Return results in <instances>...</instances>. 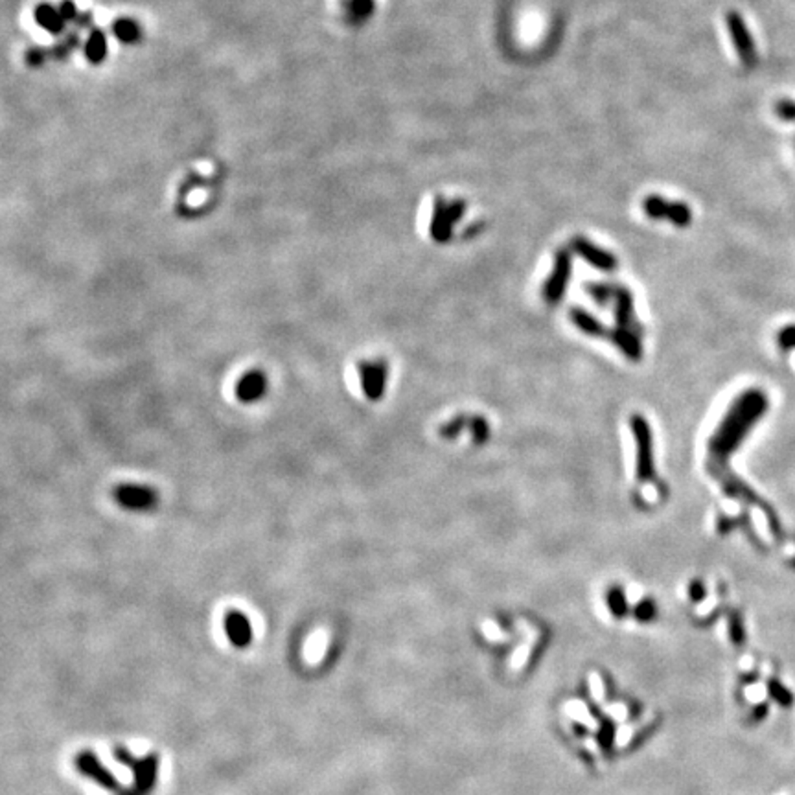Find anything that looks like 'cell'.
I'll return each instance as SVG.
<instances>
[{
    "mask_svg": "<svg viewBox=\"0 0 795 795\" xmlns=\"http://www.w3.org/2000/svg\"><path fill=\"white\" fill-rule=\"evenodd\" d=\"M36 23L39 24L43 30H46L52 36H61L67 26V21L63 18L59 8H54L52 4H39L36 8Z\"/></svg>",
    "mask_w": 795,
    "mask_h": 795,
    "instance_id": "7c38bea8",
    "label": "cell"
},
{
    "mask_svg": "<svg viewBox=\"0 0 795 795\" xmlns=\"http://www.w3.org/2000/svg\"><path fill=\"white\" fill-rule=\"evenodd\" d=\"M466 212V203L462 199H455V201H446L442 197H438L434 203V212H433V221H431V236L434 242L446 243L452 240L453 227Z\"/></svg>",
    "mask_w": 795,
    "mask_h": 795,
    "instance_id": "277c9868",
    "label": "cell"
},
{
    "mask_svg": "<svg viewBox=\"0 0 795 795\" xmlns=\"http://www.w3.org/2000/svg\"><path fill=\"white\" fill-rule=\"evenodd\" d=\"M78 43H80V37L72 33V36H68L67 39L61 41V43H59V45L55 46L54 50H52V54H54V58H58V59H65L68 54H70L72 48H76Z\"/></svg>",
    "mask_w": 795,
    "mask_h": 795,
    "instance_id": "cb8c5ba5",
    "label": "cell"
},
{
    "mask_svg": "<svg viewBox=\"0 0 795 795\" xmlns=\"http://www.w3.org/2000/svg\"><path fill=\"white\" fill-rule=\"evenodd\" d=\"M72 764L76 768V772L80 775H83L85 779L92 781L94 784H98L100 788L107 791H122L120 782L114 777V773L109 768H105V764H102V760L98 759V755L90 749H81L74 755Z\"/></svg>",
    "mask_w": 795,
    "mask_h": 795,
    "instance_id": "3957f363",
    "label": "cell"
},
{
    "mask_svg": "<svg viewBox=\"0 0 795 795\" xmlns=\"http://www.w3.org/2000/svg\"><path fill=\"white\" fill-rule=\"evenodd\" d=\"M635 431V437L639 440L637 446V453H639V460H637V475L639 479H650L653 474L652 469V444H650V431H648L646 424L641 418H635L631 422Z\"/></svg>",
    "mask_w": 795,
    "mask_h": 795,
    "instance_id": "8fae6325",
    "label": "cell"
},
{
    "mask_svg": "<svg viewBox=\"0 0 795 795\" xmlns=\"http://www.w3.org/2000/svg\"><path fill=\"white\" fill-rule=\"evenodd\" d=\"M571 247L578 256H582L585 262H589L593 267L600 269V271H613L617 267V260L612 252H608L602 247L594 245L593 242L585 240V238L577 236L571 242Z\"/></svg>",
    "mask_w": 795,
    "mask_h": 795,
    "instance_id": "30bf717a",
    "label": "cell"
},
{
    "mask_svg": "<svg viewBox=\"0 0 795 795\" xmlns=\"http://www.w3.org/2000/svg\"><path fill=\"white\" fill-rule=\"evenodd\" d=\"M269 390V380L267 374H264L262 370H249L238 380L236 383V393L238 402L245 403V405H252V403L262 402Z\"/></svg>",
    "mask_w": 795,
    "mask_h": 795,
    "instance_id": "ba28073f",
    "label": "cell"
},
{
    "mask_svg": "<svg viewBox=\"0 0 795 795\" xmlns=\"http://www.w3.org/2000/svg\"><path fill=\"white\" fill-rule=\"evenodd\" d=\"M112 36L125 45H134L142 39V28L133 18H118L112 23Z\"/></svg>",
    "mask_w": 795,
    "mask_h": 795,
    "instance_id": "9a60e30c",
    "label": "cell"
},
{
    "mask_svg": "<svg viewBox=\"0 0 795 795\" xmlns=\"http://www.w3.org/2000/svg\"><path fill=\"white\" fill-rule=\"evenodd\" d=\"M753 665H755V661H753V657H751V656H744L740 659L742 671H751V668H753Z\"/></svg>",
    "mask_w": 795,
    "mask_h": 795,
    "instance_id": "f1b7e54d",
    "label": "cell"
},
{
    "mask_svg": "<svg viewBox=\"0 0 795 795\" xmlns=\"http://www.w3.org/2000/svg\"><path fill=\"white\" fill-rule=\"evenodd\" d=\"M635 725L631 724H621L619 727H617L615 731V738H613V744H615V747H626L628 744L631 742V738H634L635 735Z\"/></svg>",
    "mask_w": 795,
    "mask_h": 795,
    "instance_id": "7402d4cb",
    "label": "cell"
},
{
    "mask_svg": "<svg viewBox=\"0 0 795 795\" xmlns=\"http://www.w3.org/2000/svg\"><path fill=\"white\" fill-rule=\"evenodd\" d=\"M46 54L48 52L45 48H30L26 52V63L31 65V67H39V65H43L46 61Z\"/></svg>",
    "mask_w": 795,
    "mask_h": 795,
    "instance_id": "d4e9b609",
    "label": "cell"
},
{
    "mask_svg": "<svg viewBox=\"0 0 795 795\" xmlns=\"http://www.w3.org/2000/svg\"><path fill=\"white\" fill-rule=\"evenodd\" d=\"M532 646H534V644L528 643V641H525V643L519 644V646L516 648L514 652L510 653V659H508L510 671L518 672V671H521L523 666L527 665L528 657H530V653H532Z\"/></svg>",
    "mask_w": 795,
    "mask_h": 795,
    "instance_id": "d6986e66",
    "label": "cell"
},
{
    "mask_svg": "<svg viewBox=\"0 0 795 795\" xmlns=\"http://www.w3.org/2000/svg\"><path fill=\"white\" fill-rule=\"evenodd\" d=\"M644 214L653 219L666 218L678 227H685L690 221V210L683 203H671L659 196H650L643 201Z\"/></svg>",
    "mask_w": 795,
    "mask_h": 795,
    "instance_id": "8992f818",
    "label": "cell"
},
{
    "mask_svg": "<svg viewBox=\"0 0 795 795\" xmlns=\"http://www.w3.org/2000/svg\"><path fill=\"white\" fill-rule=\"evenodd\" d=\"M344 17L353 26L367 23L375 9V0H344Z\"/></svg>",
    "mask_w": 795,
    "mask_h": 795,
    "instance_id": "5bb4252c",
    "label": "cell"
},
{
    "mask_svg": "<svg viewBox=\"0 0 795 795\" xmlns=\"http://www.w3.org/2000/svg\"><path fill=\"white\" fill-rule=\"evenodd\" d=\"M59 11H61L63 18L65 21H78V9L76 6H74V2H70V0H63L61 4H59Z\"/></svg>",
    "mask_w": 795,
    "mask_h": 795,
    "instance_id": "484cf974",
    "label": "cell"
},
{
    "mask_svg": "<svg viewBox=\"0 0 795 795\" xmlns=\"http://www.w3.org/2000/svg\"><path fill=\"white\" fill-rule=\"evenodd\" d=\"M571 321L575 322V326L578 328V330H582L584 334H587V336H594V337H600L606 334V330H604V326L600 324L597 319L591 315V313L584 311V309L580 308H572L571 309Z\"/></svg>",
    "mask_w": 795,
    "mask_h": 795,
    "instance_id": "e0dca14e",
    "label": "cell"
},
{
    "mask_svg": "<svg viewBox=\"0 0 795 795\" xmlns=\"http://www.w3.org/2000/svg\"><path fill=\"white\" fill-rule=\"evenodd\" d=\"M563 713H565V716L571 718L572 722L584 725L587 731H591V733H597V731L600 729L599 720L591 715L587 705H585V702H582V700H567V702L563 703Z\"/></svg>",
    "mask_w": 795,
    "mask_h": 795,
    "instance_id": "4fadbf2b",
    "label": "cell"
},
{
    "mask_svg": "<svg viewBox=\"0 0 795 795\" xmlns=\"http://www.w3.org/2000/svg\"><path fill=\"white\" fill-rule=\"evenodd\" d=\"M602 713H606V715H608L613 722H617V724H619V722L624 724L626 720H628V707H626L624 703H609V705L602 707Z\"/></svg>",
    "mask_w": 795,
    "mask_h": 795,
    "instance_id": "603a6c76",
    "label": "cell"
},
{
    "mask_svg": "<svg viewBox=\"0 0 795 795\" xmlns=\"http://www.w3.org/2000/svg\"><path fill=\"white\" fill-rule=\"evenodd\" d=\"M112 499L120 508L133 514H148L159 506V491L149 484L122 483L112 490Z\"/></svg>",
    "mask_w": 795,
    "mask_h": 795,
    "instance_id": "7a4b0ae2",
    "label": "cell"
},
{
    "mask_svg": "<svg viewBox=\"0 0 795 795\" xmlns=\"http://www.w3.org/2000/svg\"><path fill=\"white\" fill-rule=\"evenodd\" d=\"M768 687H766V683H762V681H757V683H751V685H746L744 687V698H746L747 702L749 703H762L768 698Z\"/></svg>",
    "mask_w": 795,
    "mask_h": 795,
    "instance_id": "44dd1931",
    "label": "cell"
},
{
    "mask_svg": "<svg viewBox=\"0 0 795 795\" xmlns=\"http://www.w3.org/2000/svg\"><path fill=\"white\" fill-rule=\"evenodd\" d=\"M85 55L87 61L92 63V65H100V63L105 61V55H107V39H105L103 31L96 30V28L90 31L85 45Z\"/></svg>",
    "mask_w": 795,
    "mask_h": 795,
    "instance_id": "2e32d148",
    "label": "cell"
},
{
    "mask_svg": "<svg viewBox=\"0 0 795 795\" xmlns=\"http://www.w3.org/2000/svg\"><path fill=\"white\" fill-rule=\"evenodd\" d=\"M223 626H225V634H227L228 643L233 644V646L240 648V650L249 646V644L252 643V639H255V628H252V622H250V619L243 612L230 609V612L225 613Z\"/></svg>",
    "mask_w": 795,
    "mask_h": 795,
    "instance_id": "52a82bcc",
    "label": "cell"
},
{
    "mask_svg": "<svg viewBox=\"0 0 795 795\" xmlns=\"http://www.w3.org/2000/svg\"><path fill=\"white\" fill-rule=\"evenodd\" d=\"M569 277H571V252L567 249H560L556 252V260H554L553 273L549 274L545 286H543V299L549 304H558L563 299L565 287L569 284Z\"/></svg>",
    "mask_w": 795,
    "mask_h": 795,
    "instance_id": "5b68a950",
    "label": "cell"
},
{
    "mask_svg": "<svg viewBox=\"0 0 795 795\" xmlns=\"http://www.w3.org/2000/svg\"><path fill=\"white\" fill-rule=\"evenodd\" d=\"M387 363L385 361H365L359 365L363 393L368 400H380L387 385Z\"/></svg>",
    "mask_w": 795,
    "mask_h": 795,
    "instance_id": "9c48e42d",
    "label": "cell"
},
{
    "mask_svg": "<svg viewBox=\"0 0 795 795\" xmlns=\"http://www.w3.org/2000/svg\"><path fill=\"white\" fill-rule=\"evenodd\" d=\"M481 634L490 643H506L510 639V635L496 621H491V619H486V621L481 622Z\"/></svg>",
    "mask_w": 795,
    "mask_h": 795,
    "instance_id": "ac0fdd59",
    "label": "cell"
},
{
    "mask_svg": "<svg viewBox=\"0 0 795 795\" xmlns=\"http://www.w3.org/2000/svg\"><path fill=\"white\" fill-rule=\"evenodd\" d=\"M587 685H589V694L593 698V702L602 705L604 700H606V685H604V679L600 678L599 672L587 674Z\"/></svg>",
    "mask_w": 795,
    "mask_h": 795,
    "instance_id": "ffe728a7",
    "label": "cell"
},
{
    "mask_svg": "<svg viewBox=\"0 0 795 795\" xmlns=\"http://www.w3.org/2000/svg\"><path fill=\"white\" fill-rule=\"evenodd\" d=\"M114 759L131 769L134 782L127 790H122L120 795H151L159 779L161 759L156 753H149L144 757H134L125 747H114Z\"/></svg>",
    "mask_w": 795,
    "mask_h": 795,
    "instance_id": "6da1fadb",
    "label": "cell"
},
{
    "mask_svg": "<svg viewBox=\"0 0 795 795\" xmlns=\"http://www.w3.org/2000/svg\"><path fill=\"white\" fill-rule=\"evenodd\" d=\"M715 606H716V599H713V597H710V599L703 600V602L700 604V606H698V608H696V615H700V617L707 615V613H710V612H713V609H715Z\"/></svg>",
    "mask_w": 795,
    "mask_h": 795,
    "instance_id": "4316f807",
    "label": "cell"
},
{
    "mask_svg": "<svg viewBox=\"0 0 795 795\" xmlns=\"http://www.w3.org/2000/svg\"><path fill=\"white\" fill-rule=\"evenodd\" d=\"M584 746H585V749L589 751V753H593V755H599V753H600L599 744H597V740H594L593 737H585L584 738Z\"/></svg>",
    "mask_w": 795,
    "mask_h": 795,
    "instance_id": "83f0119b",
    "label": "cell"
}]
</instances>
